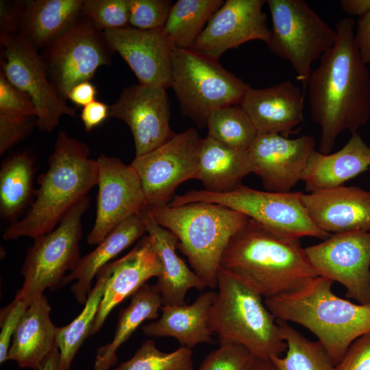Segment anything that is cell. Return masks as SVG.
<instances>
[{
	"label": "cell",
	"instance_id": "1",
	"mask_svg": "<svg viewBox=\"0 0 370 370\" xmlns=\"http://www.w3.org/2000/svg\"><path fill=\"white\" fill-rule=\"evenodd\" d=\"M354 26L349 17L337 23L336 40L308 83L310 115L321 127L318 151L323 154L330 153L341 132H357L370 116V73L354 42Z\"/></svg>",
	"mask_w": 370,
	"mask_h": 370
},
{
	"label": "cell",
	"instance_id": "2",
	"mask_svg": "<svg viewBox=\"0 0 370 370\" xmlns=\"http://www.w3.org/2000/svg\"><path fill=\"white\" fill-rule=\"evenodd\" d=\"M221 267L264 299L295 291L318 276L299 239L276 235L251 219L230 241Z\"/></svg>",
	"mask_w": 370,
	"mask_h": 370
},
{
	"label": "cell",
	"instance_id": "3",
	"mask_svg": "<svg viewBox=\"0 0 370 370\" xmlns=\"http://www.w3.org/2000/svg\"><path fill=\"white\" fill-rule=\"evenodd\" d=\"M87 145L60 131L47 171L38 177L35 199L23 219L5 230L4 240L37 238L53 230L67 212L97 185L98 164Z\"/></svg>",
	"mask_w": 370,
	"mask_h": 370
},
{
	"label": "cell",
	"instance_id": "4",
	"mask_svg": "<svg viewBox=\"0 0 370 370\" xmlns=\"http://www.w3.org/2000/svg\"><path fill=\"white\" fill-rule=\"evenodd\" d=\"M333 281L316 276L291 293L264 299L275 318L301 325L312 332L337 366L349 345L370 332V304L343 299Z\"/></svg>",
	"mask_w": 370,
	"mask_h": 370
},
{
	"label": "cell",
	"instance_id": "5",
	"mask_svg": "<svg viewBox=\"0 0 370 370\" xmlns=\"http://www.w3.org/2000/svg\"><path fill=\"white\" fill-rule=\"evenodd\" d=\"M154 219L177 238V249L193 269L214 289L223 254L232 238L247 223L243 213L209 202L149 207Z\"/></svg>",
	"mask_w": 370,
	"mask_h": 370
},
{
	"label": "cell",
	"instance_id": "6",
	"mask_svg": "<svg viewBox=\"0 0 370 370\" xmlns=\"http://www.w3.org/2000/svg\"><path fill=\"white\" fill-rule=\"evenodd\" d=\"M210 326L221 343L245 347L254 357L270 358L286 352L275 318L262 297L220 267Z\"/></svg>",
	"mask_w": 370,
	"mask_h": 370
},
{
	"label": "cell",
	"instance_id": "7",
	"mask_svg": "<svg viewBox=\"0 0 370 370\" xmlns=\"http://www.w3.org/2000/svg\"><path fill=\"white\" fill-rule=\"evenodd\" d=\"M301 193L259 190L241 184L225 193L193 190L175 195L168 205L178 206L193 202L218 204L243 213L282 237L299 240L310 236L326 239L331 234L313 223L301 201Z\"/></svg>",
	"mask_w": 370,
	"mask_h": 370
},
{
	"label": "cell",
	"instance_id": "8",
	"mask_svg": "<svg viewBox=\"0 0 370 370\" xmlns=\"http://www.w3.org/2000/svg\"><path fill=\"white\" fill-rule=\"evenodd\" d=\"M250 86L216 60L190 49L174 48L171 88L181 111L199 127L214 110L241 105Z\"/></svg>",
	"mask_w": 370,
	"mask_h": 370
},
{
	"label": "cell",
	"instance_id": "9",
	"mask_svg": "<svg viewBox=\"0 0 370 370\" xmlns=\"http://www.w3.org/2000/svg\"><path fill=\"white\" fill-rule=\"evenodd\" d=\"M272 27L268 49L291 64L297 79L308 86L312 64L330 49L337 38L326 23L302 0H268Z\"/></svg>",
	"mask_w": 370,
	"mask_h": 370
},
{
	"label": "cell",
	"instance_id": "10",
	"mask_svg": "<svg viewBox=\"0 0 370 370\" xmlns=\"http://www.w3.org/2000/svg\"><path fill=\"white\" fill-rule=\"evenodd\" d=\"M89 206L87 196L67 212L53 230L34 238L21 271L23 284L15 296L27 307L47 288H60L66 273L77 267L82 258V217Z\"/></svg>",
	"mask_w": 370,
	"mask_h": 370
},
{
	"label": "cell",
	"instance_id": "11",
	"mask_svg": "<svg viewBox=\"0 0 370 370\" xmlns=\"http://www.w3.org/2000/svg\"><path fill=\"white\" fill-rule=\"evenodd\" d=\"M45 48L42 58L50 82L63 99L75 86L90 81L99 66L110 63L114 52L103 31L84 16Z\"/></svg>",
	"mask_w": 370,
	"mask_h": 370
},
{
	"label": "cell",
	"instance_id": "12",
	"mask_svg": "<svg viewBox=\"0 0 370 370\" xmlns=\"http://www.w3.org/2000/svg\"><path fill=\"white\" fill-rule=\"evenodd\" d=\"M3 49L1 69L7 79L25 92L36 110V126L41 132H51L62 116H73L76 109L62 99L47 77L42 57L25 34H18L0 41Z\"/></svg>",
	"mask_w": 370,
	"mask_h": 370
},
{
	"label": "cell",
	"instance_id": "13",
	"mask_svg": "<svg viewBox=\"0 0 370 370\" xmlns=\"http://www.w3.org/2000/svg\"><path fill=\"white\" fill-rule=\"evenodd\" d=\"M201 140L197 130L189 127L152 151L134 158L130 164L149 207L168 205L178 186L197 180Z\"/></svg>",
	"mask_w": 370,
	"mask_h": 370
},
{
	"label": "cell",
	"instance_id": "14",
	"mask_svg": "<svg viewBox=\"0 0 370 370\" xmlns=\"http://www.w3.org/2000/svg\"><path fill=\"white\" fill-rule=\"evenodd\" d=\"M305 251L318 276L340 283L358 304H370V232L332 234Z\"/></svg>",
	"mask_w": 370,
	"mask_h": 370
},
{
	"label": "cell",
	"instance_id": "15",
	"mask_svg": "<svg viewBox=\"0 0 370 370\" xmlns=\"http://www.w3.org/2000/svg\"><path fill=\"white\" fill-rule=\"evenodd\" d=\"M97 162L98 195L95 223L87 236L89 245H97L123 221L149 207L140 180L131 164L103 153Z\"/></svg>",
	"mask_w": 370,
	"mask_h": 370
},
{
	"label": "cell",
	"instance_id": "16",
	"mask_svg": "<svg viewBox=\"0 0 370 370\" xmlns=\"http://www.w3.org/2000/svg\"><path fill=\"white\" fill-rule=\"evenodd\" d=\"M166 90L156 86L132 85L110 106L109 117L123 121L132 132L135 157L152 151L175 134L170 127V102Z\"/></svg>",
	"mask_w": 370,
	"mask_h": 370
},
{
	"label": "cell",
	"instance_id": "17",
	"mask_svg": "<svg viewBox=\"0 0 370 370\" xmlns=\"http://www.w3.org/2000/svg\"><path fill=\"white\" fill-rule=\"evenodd\" d=\"M264 0H227L212 15L190 50L219 60L227 50L254 40L265 43L270 29Z\"/></svg>",
	"mask_w": 370,
	"mask_h": 370
},
{
	"label": "cell",
	"instance_id": "18",
	"mask_svg": "<svg viewBox=\"0 0 370 370\" xmlns=\"http://www.w3.org/2000/svg\"><path fill=\"white\" fill-rule=\"evenodd\" d=\"M315 140L308 134L288 138L279 134H258L248 149L252 173L267 191L290 192L301 177Z\"/></svg>",
	"mask_w": 370,
	"mask_h": 370
},
{
	"label": "cell",
	"instance_id": "19",
	"mask_svg": "<svg viewBox=\"0 0 370 370\" xmlns=\"http://www.w3.org/2000/svg\"><path fill=\"white\" fill-rule=\"evenodd\" d=\"M103 32L112 50L129 65L138 84L171 88L174 47L163 28L140 29L128 26Z\"/></svg>",
	"mask_w": 370,
	"mask_h": 370
},
{
	"label": "cell",
	"instance_id": "20",
	"mask_svg": "<svg viewBox=\"0 0 370 370\" xmlns=\"http://www.w3.org/2000/svg\"><path fill=\"white\" fill-rule=\"evenodd\" d=\"M301 198L313 223L328 234L370 232L369 190L341 186L302 193Z\"/></svg>",
	"mask_w": 370,
	"mask_h": 370
},
{
	"label": "cell",
	"instance_id": "21",
	"mask_svg": "<svg viewBox=\"0 0 370 370\" xmlns=\"http://www.w3.org/2000/svg\"><path fill=\"white\" fill-rule=\"evenodd\" d=\"M241 106L258 134L288 137L304 122V93L291 79L266 88L250 86Z\"/></svg>",
	"mask_w": 370,
	"mask_h": 370
},
{
	"label": "cell",
	"instance_id": "22",
	"mask_svg": "<svg viewBox=\"0 0 370 370\" xmlns=\"http://www.w3.org/2000/svg\"><path fill=\"white\" fill-rule=\"evenodd\" d=\"M108 265L110 276L90 335L101 328L115 306L134 294L150 278H158L161 271L159 258L147 234L127 254Z\"/></svg>",
	"mask_w": 370,
	"mask_h": 370
},
{
	"label": "cell",
	"instance_id": "23",
	"mask_svg": "<svg viewBox=\"0 0 370 370\" xmlns=\"http://www.w3.org/2000/svg\"><path fill=\"white\" fill-rule=\"evenodd\" d=\"M140 216L160 260L161 271L156 278L155 285L163 306L186 304L188 290L197 288L201 291L207 287L206 284L177 254V237L156 222L149 207Z\"/></svg>",
	"mask_w": 370,
	"mask_h": 370
},
{
	"label": "cell",
	"instance_id": "24",
	"mask_svg": "<svg viewBox=\"0 0 370 370\" xmlns=\"http://www.w3.org/2000/svg\"><path fill=\"white\" fill-rule=\"evenodd\" d=\"M370 168V147L360 134L352 133L338 151L323 154L314 150L309 157L301 181L308 193L343 186L347 181Z\"/></svg>",
	"mask_w": 370,
	"mask_h": 370
},
{
	"label": "cell",
	"instance_id": "25",
	"mask_svg": "<svg viewBox=\"0 0 370 370\" xmlns=\"http://www.w3.org/2000/svg\"><path fill=\"white\" fill-rule=\"evenodd\" d=\"M215 294L214 291L204 292L189 305L163 306L160 317L143 327V334L149 337H173L181 346L189 348L212 343L210 312Z\"/></svg>",
	"mask_w": 370,
	"mask_h": 370
},
{
	"label": "cell",
	"instance_id": "26",
	"mask_svg": "<svg viewBox=\"0 0 370 370\" xmlns=\"http://www.w3.org/2000/svg\"><path fill=\"white\" fill-rule=\"evenodd\" d=\"M50 312L44 295L30 304L14 334L7 360L15 361L21 368L40 369L56 347L57 327L50 319Z\"/></svg>",
	"mask_w": 370,
	"mask_h": 370
},
{
	"label": "cell",
	"instance_id": "27",
	"mask_svg": "<svg viewBox=\"0 0 370 370\" xmlns=\"http://www.w3.org/2000/svg\"><path fill=\"white\" fill-rule=\"evenodd\" d=\"M145 233V226L140 214L125 219L99 243L92 251L81 258L77 267L63 278L60 288L76 280L71 291L78 303L85 304L95 276L112 259Z\"/></svg>",
	"mask_w": 370,
	"mask_h": 370
},
{
	"label": "cell",
	"instance_id": "28",
	"mask_svg": "<svg viewBox=\"0 0 370 370\" xmlns=\"http://www.w3.org/2000/svg\"><path fill=\"white\" fill-rule=\"evenodd\" d=\"M252 173L247 150L230 147L206 136L201 138L197 180L204 190L214 193L232 190Z\"/></svg>",
	"mask_w": 370,
	"mask_h": 370
},
{
	"label": "cell",
	"instance_id": "29",
	"mask_svg": "<svg viewBox=\"0 0 370 370\" xmlns=\"http://www.w3.org/2000/svg\"><path fill=\"white\" fill-rule=\"evenodd\" d=\"M84 0L25 1L21 32L38 50L46 47L82 16Z\"/></svg>",
	"mask_w": 370,
	"mask_h": 370
},
{
	"label": "cell",
	"instance_id": "30",
	"mask_svg": "<svg viewBox=\"0 0 370 370\" xmlns=\"http://www.w3.org/2000/svg\"><path fill=\"white\" fill-rule=\"evenodd\" d=\"M162 300L155 284L146 283L132 295L130 304L120 311L114 336L100 347L95 356L94 370H109L117 361L116 351L145 321L159 317Z\"/></svg>",
	"mask_w": 370,
	"mask_h": 370
},
{
	"label": "cell",
	"instance_id": "31",
	"mask_svg": "<svg viewBox=\"0 0 370 370\" xmlns=\"http://www.w3.org/2000/svg\"><path fill=\"white\" fill-rule=\"evenodd\" d=\"M34 158L26 151L5 160L0 171V212L1 217L14 219L29 204L35 194L33 177Z\"/></svg>",
	"mask_w": 370,
	"mask_h": 370
},
{
	"label": "cell",
	"instance_id": "32",
	"mask_svg": "<svg viewBox=\"0 0 370 370\" xmlns=\"http://www.w3.org/2000/svg\"><path fill=\"white\" fill-rule=\"evenodd\" d=\"M222 0H178L173 4L163 30L174 48L190 49Z\"/></svg>",
	"mask_w": 370,
	"mask_h": 370
},
{
	"label": "cell",
	"instance_id": "33",
	"mask_svg": "<svg viewBox=\"0 0 370 370\" xmlns=\"http://www.w3.org/2000/svg\"><path fill=\"white\" fill-rule=\"evenodd\" d=\"M110 273L108 263L97 273L96 284L88 294L80 314L68 325L57 327L56 346L60 353V367L62 370H71L76 353L85 339L90 336Z\"/></svg>",
	"mask_w": 370,
	"mask_h": 370
},
{
	"label": "cell",
	"instance_id": "34",
	"mask_svg": "<svg viewBox=\"0 0 370 370\" xmlns=\"http://www.w3.org/2000/svg\"><path fill=\"white\" fill-rule=\"evenodd\" d=\"M286 344L285 356L270 358L278 370H337L319 341H312L288 322L276 319Z\"/></svg>",
	"mask_w": 370,
	"mask_h": 370
},
{
	"label": "cell",
	"instance_id": "35",
	"mask_svg": "<svg viewBox=\"0 0 370 370\" xmlns=\"http://www.w3.org/2000/svg\"><path fill=\"white\" fill-rule=\"evenodd\" d=\"M208 136L232 148L247 150L258 135L249 116L241 105L218 108L209 115Z\"/></svg>",
	"mask_w": 370,
	"mask_h": 370
},
{
	"label": "cell",
	"instance_id": "36",
	"mask_svg": "<svg viewBox=\"0 0 370 370\" xmlns=\"http://www.w3.org/2000/svg\"><path fill=\"white\" fill-rule=\"evenodd\" d=\"M114 370H194L191 348L180 346L171 352L158 349L153 341L147 340L128 360Z\"/></svg>",
	"mask_w": 370,
	"mask_h": 370
},
{
	"label": "cell",
	"instance_id": "37",
	"mask_svg": "<svg viewBox=\"0 0 370 370\" xmlns=\"http://www.w3.org/2000/svg\"><path fill=\"white\" fill-rule=\"evenodd\" d=\"M82 15L102 31L130 26L127 0H84Z\"/></svg>",
	"mask_w": 370,
	"mask_h": 370
},
{
	"label": "cell",
	"instance_id": "38",
	"mask_svg": "<svg viewBox=\"0 0 370 370\" xmlns=\"http://www.w3.org/2000/svg\"><path fill=\"white\" fill-rule=\"evenodd\" d=\"M130 26L140 29L163 28L173 3L170 0H127Z\"/></svg>",
	"mask_w": 370,
	"mask_h": 370
},
{
	"label": "cell",
	"instance_id": "39",
	"mask_svg": "<svg viewBox=\"0 0 370 370\" xmlns=\"http://www.w3.org/2000/svg\"><path fill=\"white\" fill-rule=\"evenodd\" d=\"M254 357L242 345L221 343L206 356L197 370H247Z\"/></svg>",
	"mask_w": 370,
	"mask_h": 370
},
{
	"label": "cell",
	"instance_id": "40",
	"mask_svg": "<svg viewBox=\"0 0 370 370\" xmlns=\"http://www.w3.org/2000/svg\"><path fill=\"white\" fill-rule=\"evenodd\" d=\"M0 114L14 117L36 116L31 99L14 86L0 72Z\"/></svg>",
	"mask_w": 370,
	"mask_h": 370
},
{
	"label": "cell",
	"instance_id": "41",
	"mask_svg": "<svg viewBox=\"0 0 370 370\" xmlns=\"http://www.w3.org/2000/svg\"><path fill=\"white\" fill-rule=\"evenodd\" d=\"M36 125L31 117H14L0 114V154L29 136Z\"/></svg>",
	"mask_w": 370,
	"mask_h": 370
},
{
	"label": "cell",
	"instance_id": "42",
	"mask_svg": "<svg viewBox=\"0 0 370 370\" xmlns=\"http://www.w3.org/2000/svg\"><path fill=\"white\" fill-rule=\"evenodd\" d=\"M27 306L21 299L14 300L1 311L0 363L5 362L11 345V339Z\"/></svg>",
	"mask_w": 370,
	"mask_h": 370
},
{
	"label": "cell",
	"instance_id": "43",
	"mask_svg": "<svg viewBox=\"0 0 370 370\" xmlns=\"http://www.w3.org/2000/svg\"><path fill=\"white\" fill-rule=\"evenodd\" d=\"M25 1H0V41L21 32Z\"/></svg>",
	"mask_w": 370,
	"mask_h": 370
},
{
	"label": "cell",
	"instance_id": "44",
	"mask_svg": "<svg viewBox=\"0 0 370 370\" xmlns=\"http://www.w3.org/2000/svg\"><path fill=\"white\" fill-rule=\"evenodd\" d=\"M337 370H370V332L356 338L348 347Z\"/></svg>",
	"mask_w": 370,
	"mask_h": 370
},
{
	"label": "cell",
	"instance_id": "45",
	"mask_svg": "<svg viewBox=\"0 0 370 370\" xmlns=\"http://www.w3.org/2000/svg\"><path fill=\"white\" fill-rule=\"evenodd\" d=\"M109 106L97 100L84 106L80 117L85 130L90 132L93 128L101 124L109 117Z\"/></svg>",
	"mask_w": 370,
	"mask_h": 370
},
{
	"label": "cell",
	"instance_id": "46",
	"mask_svg": "<svg viewBox=\"0 0 370 370\" xmlns=\"http://www.w3.org/2000/svg\"><path fill=\"white\" fill-rule=\"evenodd\" d=\"M354 38L362 60L370 64V11L358 19Z\"/></svg>",
	"mask_w": 370,
	"mask_h": 370
},
{
	"label": "cell",
	"instance_id": "47",
	"mask_svg": "<svg viewBox=\"0 0 370 370\" xmlns=\"http://www.w3.org/2000/svg\"><path fill=\"white\" fill-rule=\"evenodd\" d=\"M97 91L90 81L81 82L75 86L66 95V99L79 106H85L95 100Z\"/></svg>",
	"mask_w": 370,
	"mask_h": 370
},
{
	"label": "cell",
	"instance_id": "48",
	"mask_svg": "<svg viewBox=\"0 0 370 370\" xmlns=\"http://www.w3.org/2000/svg\"><path fill=\"white\" fill-rule=\"evenodd\" d=\"M343 10L350 16H362L370 11V0H341Z\"/></svg>",
	"mask_w": 370,
	"mask_h": 370
},
{
	"label": "cell",
	"instance_id": "49",
	"mask_svg": "<svg viewBox=\"0 0 370 370\" xmlns=\"http://www.w3.org/2000/svg\"><path fill=\"white\" fill-rule=\"evenodd\" d=\"M40 370H62L60 367V353L56 346L45 359Z\"/></svg>",
	"mask_w": 370,
	"mask_h": 370
},
{
	"label": "cell",
	"instance_id": "50",
	"mask_svg": "<svg viewBox=\"0 0 370 370\" xmlns=\"http://www.w3.org/2000/svg\"><path fill=\"white\" fill-rule=\"evenodd\" d=\"M247 370H278L270 358L254 357Z\"/></svg>",
	"mask_w": 370,
	"mask_h": 370
}]
</instances>
